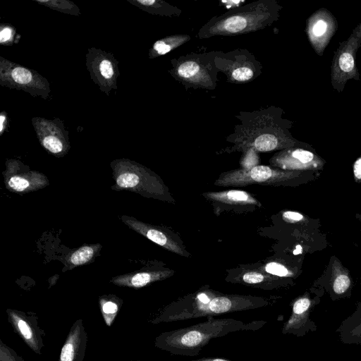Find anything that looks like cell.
I'll return each mask as SVG.
<instances>
[{"instance_id":"cell-26","label":"cell","mask_w":361,"mask_h":361,"mask_svg":"<svg viewBox=\"0 0 361 361\" xmlns=\"http://www.w3.org/2000/svg\"><path fill=\"white\" fill-rule=\"evenodd\" d=\"M73 346L71 343L66 344L61 353V361H72L73 359Z\"/></svg>"},{"instance_id":"cell-33","label":"cell","mask_w":361,"mask_h":361,"mask_svg":"<svg viewBox=\"0 0 361 361\" xmlns=\"http://www.w3.org/2000/svg\"><path fill=\"white\" fill-rule=\"evenodd\" d=\"M188 361H233L231 360H227L225 358H221V357H202L197 360H188Z\"/></svg>"},{"instance_id":"cell-10","label":"cell","mask_w":361,"mask_h":361,"mask_svg":"<svg viewBox=\"0 0 361 361\" xmlns=\"http://www.w3.org/2000/svg\"><path fill=\"white\" fill-rule=\"evenodd\" d=\"M6 166V169L4 172V183L9 191L25 194L49 185V180L45 175L30 170L18 160H7Z\"/></svg>"},{"instance_id":"cell-17","label":"cell","mask_w":361,"mask_h":361,"mask_svg":"<svg viewBox=\"0 0 361 361\" xmlns=\"http://www.w3.org/2000/svg\"><path fill=\"white\" fill-rule=\"evenodd\" d=\"M129 1L142 11L153 15L172 18L179 16L182 13L180 8L162 0H133Z\"/></svg>"},{"instance_id":"cell-8","label":"cell","mask_w":361,"mask_h":361,"mask_svg":"<svg viewBox=\"0 0 361 361\" xmlns=\"http://www.w3.org/2000/svg\"><path fill=\"white\" fill-rule=\"evenodd\" d=\"M1 85L46 98L50 92L49 83L36 71L1 57Z\"/></svg>"},{"instance_id":"cell-3","label":"cell","mask_w":361,"mask_h":361,"mask_svg":"<svg viewBox=\"0 0 361 361\" xmlns=\"http://www.w3.org/2000/svg\"><path fill=\"white\" fill-rule=\"evenodd\" d=\"M266 323L262 320L244 323L232 318L215 319L209 316L204 322L163 334L159 343L173 355L193 357L198 355L214 338L236 331H257Z\"/></svg>"},{"instance_id":"cell-12","label":"cell","mask_w":361,"mask_h":361,"mask_svg":"<svg viewBox=\"0 0 361 361\" xmlns=\"http://www.w3.org/2000/svg\"><path fill=\"white\" fill-rule=\"evenodd\" d=\"M120 219L130 228L159 246L181 256L189 255L181 243L164 228L144 223L133 216L123 215Z\"/></svg>"},{"instance_id":"cell-23","label":"cell","mask_w":361,"mask_h":361,"mask_svg":"<svg viewBox=\"0 0 361 361\" xmlns=\"http://www.w3.org/2000/svg\"><path fill=\"white\" fill-rule=\"evenodd\" d=\"M15 30L8 25L2 24L0 31V43L2 45H10L14 39Z\"/></svg>"},{"instance_id":"cell-28","label":"cell","mask_w":361,"mask_h":361,"mask_svg":"<svg viewBox=\"0 0 361 361\" xmlns=\"http://www.w3.org/2000/svg\"><path fill=\"white\" fill-rule=\"evenodd\" d=\"M18 325L23 336L27 339H30L32 337V332L27 323L23 320H20Z\"/></svg>"},{"instance_id":"cell-16","label":"cell","mask_w":361,"mask_h":361,"mask_svg":"<svg viewBox=\"0 0 361 361\" xmlns=\"http://www.w3.org/2000/svg\"><path fill=\"white\" fill-rule=\"evenodd\" d=\"M207 200L226 204L246 206L254 205L261 207V203L252 195L246 191L230 190L220 192H207L202 193Z\"/></svg>"},{"instance_id":"cell-30","label":"cell","mask_w":361,"mask_h":361,"mask_svg":"<svg viewBox=\"0 0 361 361\" xmlns=\"http://www.w3.org/2000/svg\"><path fill=\"white\" fill-rule=\"evenodd\" d=\"M7 126V114L6 112L2 111L0 114V135H2L6 130Z\"/></svg>"},{"instance_id":"cell-31","label":"cell","mask_w":361,"mask_h":361,"mask_svg":"<svg viewBox=\"0 0 361 361\" xmlns=\"http://www.w3.org/2000/svg\"><path fill=\"white\" fill-rule=\"evenodd\" d=\"M117 309V305L112 302H107L103 305V311L105 313H114Z\"/></svg>"},{"instance_id":"cell-24","label":"cell","mask_w":361,"mask_h":361,"mask_svg":"<svg viewBox=\"0 0 361 361\" xmlns=\"http://www.w3.org/2000/svg\"><path fill=\"white\" fill-rule=\"evenodd\" d=\"M267 272L279 276H290L289 271L282 264L277 262H269L265 267Z\"/></svg>"},{"instance_id":"cell-32","label":"cell","mask_w":361,"mask_h":361,"mask_svg":"<svg viewBox=\"0 0 361 361\" xmlns=\"http://www.w3.org/2000/svg\"><path fill=\"white\" fill-rule=\"evenodd\" d=\"M354 174L357 178H361V158L358 159L354 164Z\"/></svg>"},{"instance_id":"cell-1","label":"cell","mask_w":361,"mask_h":361,"mask_svg":"<svg viewBox=\"0 0 361 361\" xmlns=\"http://www.w3.org/2000/svg\"><path fill=\"white\" fill-rule=\"evenodd\" d=\"M282 110L269 106L252 111H240L235 117L239 123L226 137L231 144L222 152H267L282 149L294 144L288 133V123L282 118Z\"/></svg>"},{"instance_id":"cell-11","label":"cell","mask_w":361,"mask_h":361,"mask_svg":"<svg viewBox=\"0 0 361 361\" xmlns=\"http://www.w3.org/2000/svg\"><path fill=\"white\" fill-rule=\"evenodd\" d=\"M32 124L42 146L56 157H63L70 148L67 131L58 118H33Z\"/></svg>"},{"instance_id":"cell-21","label":"cell","mask_w":361,"mask_h":361,"mask_svg":"<svg viewBox=\"0 0 361 361\" xmlns=\"http://www.w3.org/2000/svg\"><path fill=\"white\" fill-rule=\"evenodd\" d=\"M339 71L343 73H349L355 68V61L351 48L347 49L341 53L338 59Z\"/></svg>"},{"instance_id":"cell-6","label":"cell","mask_w":361,"mask_h":361,"mask_svg":"<svg viewBox=\"0 0 361 361\" xmlns=\"http://www.w3.org/2000/svg\"><path fill=\"white\" fill-rule=\"evenodd\" d=\"M217 51L190 52L171 61L170 75L185 90H214L217 86L218 70L215 58Z\"/></svg>"},{"instance_id":"cell-18","label":"cell","mask_w":361,"mask_h":361,"mask_svg":"<svg viewBox=\"0 0 361 361\" xmlns=\"http://www.w3.org/2000/svg\"><path fill=\"white\" fill-rule=\"evenodd\" d=\"M190 40V36L187 34H175L161 38L155 42L149 49V58L165 55Z\"/></svg>"},{"instance_id":"cell-22","label":"cell","mask_w":361,"mask_h":361,"mask_svg":"<svg viewBox=\"0 0 361 361\" xmlns=\"http://www.w3.org/2000/svg\"><path fill=\"white\" fill-rule=\"evenodd\" d=\"M350 285V281L348 276L341 274L338 276L334 281L333 289L335 293L342 294L345 293Z\"/></svg>"},{"instance_id":"cell-14","label":"cell","mask_w":361,"mask_h":361,"mask_svg":"<svg viewBox=\"0 0 361 361\" xmlns=\"http://www.w3.org/2000/svg\"><path fill=\"white\" fill-rule=\"evenodd\" d=\"M310 307L309 298L304 296L295 300L292 305V313L283 324L281 333L301 337L308 331L315 330L317 326L310 319Z\"/></svg>"},{"instance_id":"cell-9","label":"cell","mask_w":361,"mask_h":361,"mask_svg":"<svg viewBox=\"0 0 361 361\" xmlns=\"http://www.w3.org/2000/svg\"><path fill=\"white\" fill-rule=\"evenodd\" d=\"M288 173L265 165L250 169H238L222 173L214 182L217 186H245L252 184L271 185L286 177Z\"/></svg>"},{"instance_id":"cell-29","label":"cell","mask_w":361,"mask_h":361,"mask_svg":"<svg viewBox=\"0 0 361 361\" xmlns=\"http://www.w3.org/2000/svg\"><path fill=\"white\" fill-rule=\"evenodd\" d=\"M283 216L286 219H288L293 221H298L302 219L303 216L298 212L287 211L283 214Z\"/></svg>"},{"instance_id":"cell-4","label":"cell","mask_w":361,"mask_h":361,"mask_svg":"<svg viewBox=\"0 0 361 361\" xmlns=\"http://www.w3.org/2000/svg\"><path fill=\"white\" fill-rule=\"evenodd\" d=\"M281 6L276 0H258L215 16L199 30L200 39L216 36H235L266 29L280 16Z\"/></svg>"},{"instance_id":"cell-20","label":"cell","mask_w":361,"mask_h":361,"mask_svg":"<svg viewBox=\"0 0 361 361\" xmlns=\"http://www.w3.org/2000/svg\"><path fill=\"white\" fill-rule=\"evenodd\" d=\"M36 2L42 4L51 9L72 15H79L80 10L77 6L69 1L65 0H35Z\"/></svg>"},{"instance_id":"cell-7","label":"cell","mask_w":361,"mask_h":361,"mask_svg":"<svg viewBox=\"0 0 361 361\" xmlns=\"http://www.w3.org/2000/svg\"><path fill=\"white\" fill-rule=\"evenodd\" d=\"M216 66L232 84L243 85L257 79L262 73V64L245 49L224 52L217 51Z\"/></svg>"},{"instance_id":"cell-27","label":"cell","mask_w":361,"mask_h":361,"mask_svg":"<svg viewBox=\"0 0 361 361\" xmlns=\"http://www.w3.org/2000/svg\"><path fill=\"white\" fill-rule=\"evenodd\" d=\"M327 30V24L324 20H319L314 25L312 32L315 36H322Z\"/></svg>"},{"instance_id":"cell-19","label":"cell","mask_w":361,"mask_h":361,"mask_svg":"<svg viewBox=\"0 0 361 361\" xmlns=\"http://www.w3.org/2000/svg\"><path fill=\"white\" fill-rule=\"evenodd\" d=\"M102 248L100 244L84 245L72 252L66 259L68 269L92 262Z\"/></svg>"},{"instance_id":"cell-5","label":"cell","mask_w":361,"mask_h":361,"mask_svg":"<svg viewBox=\"0 0 361 361\" xmlns=\"http://www.w3.org/2000/svg\"><path fill=\"white\" fill-rule=\"evenodd\" d=\"M111 167L115 180L113 190H126L146 197L174 202L161 178L147 167L126 159L113 161Z\"/></svg>"},{"instance_id":"cell-2","label":"cell","mask_w":361,"mask_h":361,"mask_svg":"<svg viewBox=\"0 0 361 361\" xmlns=\"http://www.w3.org/2000/svg\"><path fill=\"white\" fill-rule=\"evenodd\" d=\"M269 299L252 295H226L201 290L169 305L161 315L164 322H180L203 317L249 310L268 306Z\"/></svg>"},{"instance_id":"cell-15","label":"cell","mask_w":361,"mask_h":361,"mask_svg":"<svg viewBox=\"0 0 361 361\" xmlns=\"http://www.w3.org/2000/svg\"><path fill=\"white\" fill-rule=\"evenodd\" d=\"M172 274L173 271L169 270L142 269L115 277L112 281L118 284H127L135 288H141L152 282L169 277Z\"/></svg>"},{"instance_id":"cell-25","label":"cell","mask_w":361,"mask_h":361,"mask_svg":"<svg viewBox=\"0 0 361 361\" xmlns=\"http://www.w3.org/2000/svg\"><path fill=\"white\" fill-rule=\"evenodd\" d=\"M242 280L247 284H259L266 281L264 275L257 271H249L244 274Z\"/></svg>"},{"instance_id":"cell-13","label":"cell","mask_w":361,"mask_h":361,"mask_svg":"<svg viewBox=\"0 0 361 361\" xmlns=\"http://www.w3.org/2000/svg\"><path fill=\"white\" fill-rule=\"evenodd\" d=\"M94 52L96 55L90 52L87 55V68L92 74V78H94V82L100 86L101 90L104 91V88H107V86L111 90L114 87V85H116L118 75L117 62L108 53L95 49Z\"/></svg>"}]
</instances>
